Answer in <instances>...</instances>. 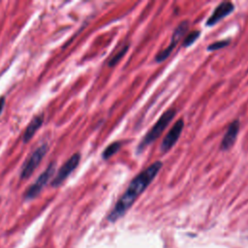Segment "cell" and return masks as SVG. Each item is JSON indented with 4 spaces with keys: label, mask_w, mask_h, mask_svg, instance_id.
<instances>
[{
    "label": "cell",
    "mask_w": 248,
    "mask_h": 248,
    "mask_svg": "<svg viewBox=\"0 0 248 248\" xmlns=\"http://www.w3.org/2000/svg\"><path fill=\"white\" fill-rule=\"evenodd\" d=\"M162 167L163 163L161 161H156L133 178L124 194L120 197L113 209L110 211L108 217L110 222H115L127 212L139 196L153 181L154 177L160 171Z\"/></svg>",
    "instance_id": "1"
},
{
    "label": "cell",
    "mask_w": 248,
    "mask_h": 248,
    "mask_svg": "<svg viewBox=\"0 0 248 248\" xmlns=\"http://www.w3.org/2000/svg\"><path fill=\"white\" fill-rule=\"evenodd\" d=\"M54 170H55V164L50 163L47 166V168L39 175V177L36 179V181L27 189V191L25 192V195H24V199L32 200V199L36 198L41 193V191L44 189L46 184L48 182V180L54 173Z\"/></svg>",
    "instance_id": "5"
},
{
    "label": "cell",
    "mask_w": 248,
    "mask_h": 248,
    "mask_svg": "<svg viewBox=\"0 0 248 248\" xmlns=\"http://www.w3.org/2000/svg\"><path fill=\"white\" fill-rule=\"evenodd\" d=\"M129 48V46H125L119 52H117L110 60H109V62H108V66H110V67H113V66H115L118 62H119V60L124 56V54L126 53V51H127V49Z\"/></svg>",
    "instance_id": "13"
},
{
    "label": "cell",
    "mask_w": 248,
    "mask_h": 248,
    "mask_svg": "<svg viewBox=\"0 0 248 248\" xmlns=\"http://www.w3.org/2000/svg\"><path fill=\"white\" fill-rule=\"evenodd\" d=\"M184 128V120L183 118H179L174 125L170 128L167 136L164 138L162 143H161V151L162 152H168L177 141L179 139L182 130Z\"/></svg>",
    "instance_id": "7"
},
{
    "label": "cell",
    "mask_w": 248,
    "mask_h": 248,
    "mask_svg": "<svg viewBox=\"0 0 248 248\" xmlns=\"http://www.w3.org/2000/svg\"><path fill=\"white\" fill-rule=\"evenodd\" d=\"M239 128H240V123H239L238 119L233 120L230 124V126L228 127L227 132L224 135L223 140L221 141V144H220L221 150L226 151V150H229L232 148V146L234 144V142L236 140V138H237V135L239 132Z\"/></svg>",
    "instance_id": "9"
},
{
    "label": "cell",
    "mask_w": 248,
    "mask_h": 248,
    "mask_svg": "<svg viewBox=\"0 0 248 248\" xmlns=\"http://www.w3.org/2000/svg\"><path fill=\"white\" fill-rule=\"evenodd\" d=\"M47 144H43L39 146L25 161L24 165L20 170V179H27L39 166L41 161L43 160L44 156L47 151Z\"/></svg>",
    "instance_id": "4"
},
{
    "label": "cell",
    "mask_w": 248,
    "mask_h": 248,
    "mask_svg": "<svg viewBox=\"0 0 248 248\" xmlns=\"http://www.w3.org/2000/svg\"><path fill=\"white\" fill-rule=\"evenodd\" d=\"M188 20H184V21H181L177 27L173 30V33H172V36L170 38V45L163 50H161L160 52H158L156 54V57H155V61L158 62V63H161L163 62L164 60H166L170 54L171 53V51L174 49V47L176 46V45L178 44V42L180 41V39H182V37L185 35L186 31L188 30Z\"/></svg>",
    "instance_id": "3"
},
{
    "label": "cell",
    "mask_w": 248,
    "mask_h": 248,
    "mask_svg": "<svg viewBox=\"0 0 248 248\" xmlns=\"http://www.w3.org/2000/svg\"><path fill=\"white\" fill-rule=\"evenodd\" d=\"M44 122V116L42 114L40 115H36L31 121L30 123L28 124V126L26 127L24 133H23V136H22V140L24 143L28 142L32 138L33 136L35 135L36 131L41 128L42 124Z\"/></svg>",
    "instance_id": "10"
},
{
    "label": "cell",
    "mask_w": 248,
    "mask_h": 248,
    "mask_svg": "<svg viewBox=\"0 0 248 248\" xmlns=\"http://www.w3.org/2000/svg\"><path fill=\"white\" fill-rule=\"evenodd\" d=\"M200 35H201V31H199V30L192 31L190 34H188L185 37V39H184V41L182 43V46H185V47L191 46L192 44H194L196 42V40L200 37Z\"/></svg>",
    "instance_id": "12"
},
{
    "label": "cell",
    "mask_w": 248,
    "mask_h": 248,
    "mask_svg": "<svg viewBox=\"0 0 248 248\" xmlns=\"http://www.w3.org/2000/svg\"><path fill=\"white\" fill-rule=\"evenodd\" d=\"M80 161V154L79 153H75L73 154L63 165L62 167L58 170L56 175L52 179L50 185L52 187H58L60 186L66 178L75 170V169L78 166V163Z\"/></svg>",
    "instance_id": "6"
},
{
    "label": "cell",
    "mask_w": 248,
    "mask_h": 248,
    "mask_svg": "<svg viewBox=\"0 0 248 248\" xmlns=\"http://www.w3.org/2000/svg\"><path fill=\"white\" fill-rule=\"evenodd\" d=\"M175 114H176V110L174 108H170L161 115L159 120L154 124L151 130H149V132L145 135V137L140 142L138 146V153H140L141 151H143V149L146 146L154 142L159 138V136L162 134V132H164V130L169 125V123L172 120Z\"/></svg>",
    "instance_id": "2"
},
{
    "label": "cell",
    "mask_w": 248,
    "mask_h": 248,
    "mask_svg": "<svg viewBox=\"0 0 248 248\" xmlns=\"http://www.w3.org/2000/svg\"><path fill=\"white\" fill-rule=\"evenodd\" d=\"M230 44V40H222V41H217L215 43H212L210 44L208 46H207V50H217V49H220V48H223L225 46H227V45Z\"/></svg>",
    "instance_id": "14"
},
{
    "label": "cell",
    "mask_w": 248,
    "mask_h": 248,
    "mask_svg": "<svg viewBox=\"0 0 248 248\" xmlns=\"http://www.w3.org/2000/svg\"><path fill=\"white\" fill-rule=\"evenodd\" d=\"M120 142L119 141H114L112 143H110L104 151L102 154V157L104 160H108L109 159L111 156H113L116 152H118V150L120 149Z\"/></svg>",
    "instance_id": "11"
},
{
    "label": "cell",
    "mask_w": 248,
    "mask_h": 248,
    "mask_svg": "<svg viewBox=\"0 0 248 248\" xmlns=\"http://www.w3.org/2000/svg\"><path fill=\"white\" fill-rule=\"evenodd\" d=\"M4 106H5V98L4 97H0V114L3 111Z\"/></svg>",
    "instance_id": "15"
},
{
    "label": "cell",
    "mask_w": 248,
    "mask_h": 248,
    "mask_svg": "<svg viewBox=\"0 0 248 248\" xmlns=\"http://www.w3.org/2000/svg\"><path fill=\"white\" fill-rule=\"evenodd\" d=\"M234 10V6L232 2L230 1H224L220 3L214 10V12L211 14L209 18L206 20V25L207 26H212L216 24L218 21L232 14Z\"/></svg>",
    "instance_id": "8"
}]
</instances>
